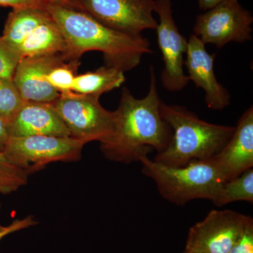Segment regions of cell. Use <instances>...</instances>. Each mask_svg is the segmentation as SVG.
I'll list each match as a JSON object with an SVG mask.
<instances>
[{"label": "cell", "instance_id": "cell-1", "mask_svg": "<svg viewBox=\"0 0 253 253\" xmlns=\"http://www.w3.org/2000/svg\"><path fill=\"white\" fill-rule=\"evenodd\" d=\"M161 100L158 94L154 68H150L149 91L142 99L134 97L123 87L118 109L114 111L112 134L100 143L105 157L115 162L129 164L153 150L157 154L167 147L172 130L160 113Z\"/></svg>", "mask_w": 253, "mask_h": 253}, {"label": "cell", "instance_id": "cell-2", "mask_svg": "<svg viewBox=\"0 0 253 253\" xmlns=\"http://www.w3.org/2000/svg\"><path fill=\"white\" fill-rule=\"evenodd\" d=\"M46 9L62 32L73 61H79L86 51H99L105 66L126 72L139 66L144 54L152 53L151 43L142 35L115 31L83 11L57 3H49Z\"/></svg>", "mask_w": 253, "mask_h": 253}, {"label": "cell", "instance_id": "cell-3", "mask_svg": "<svg viewBox=\"0 0 253 253\" xmlns=\"http://www.w3.org/2000/svg\"><path fill=\"white\" fill-rule=\"evenodd\" d=\"M160 113L169 125L172 136L155 161L171 167H182L191 161L212 157L225 146L235 129V126L206 122L184 106L163 101Z\"/></svg>", "mask_w": 253, "mask_h": 253}, {"label": "cell", "instance_id": "cell-4", "mask_svg": "<svg viewBox=\"0 0 253 253\" xmlns=\"http://www.w3.org/2000/svg\"><path fill=\"white\" fill-rule=\"evenodd\" d=\"M142 173L156 183L163 199L178 206L195 199L212 201L226 182L212 157L171 167L144 156L139 159Z\"/></svg>", "mask_w": 253, "mask_h": 253}, {"label": "cell", "instance_id": "cell-5", "mask_svg": "<svg viewBox=\"0 0 253 253\" xmlns=\"http://www.w3.org/2000/svg\"><path fill=\"white\" fill-rule=\"evenodd\" d=\"M51 105L66 125L70 136L84 144L94 141L103 142L112 134L114 111L105 109L97 96L71 91L60 94Z\"/></svg>", "mask_w": 253, "mask_h": 253}, {"label": "cell", "instance_id": "cell-6", "mask_svg": "<svg viewBox=\"0 0 253 253\" xmlns=\"http://www.w3.org/2000/svg\"><path fill=\"white\" fill-rule=\"evenodd\" d=\"M84 145L70 136L9 137L3 154L11 164L22 169L28 176L51 163L80 161Z\"/></svg>", "mask_w": 253, "mask_h": 253}, {"label": "cell", "instance_id": "cell-7", "mask_svg": "<svg viewBox=\"0 0 253 253\" xmlns=\"http://www.w3.org/2000/svg\"><path fill=\"white\" fill-rule=\"evenodd\" d=\"M73 9L89 15L115 31L141 35L156 30L155 0H72Z\"/></svg>", "mask_w": 253, "mask_h": 253}, {"label": "cell", "instance_id": "cell-8", "mask_svg": "<svg viewBox=\"0 0 253 253\" xmlns=\"http://www.w3.org/2000/svg\"><path fill=\"white\" fill-rule=\"evenodd\" d=\"M253 16L238 0H221L214 7L199 14L194 33L205 44L221 48L229 42L252 40Z\"/></svg>", "mask_w": 253, "mask_h": 253}, {"label": "cell", "instance_id": "cell-9", "mask_svg": "<svg viewBox=\"0 0 253 253\" xmlns=\"http://www.w3.org/2000/svg\"><path fill=\"white\" fill-rule=\"evenodd\" d=\"M155 13L159 18L156 29L158 44L164 63L161 82L168 91H181L190 81L184 71V56L187 51L188 40L176 26L171 0H155Z\"/></svg>", "mask_w": 253, "mask_h": 253}, {"label": "cell", "instance_id": "cell-10", "mask_svg": "<svg viewBox=\"0 0 253 253\" xmlns=\"http://www.w3.org/2000/svg\"><path fill=\"white\" fill-rule=\"evenodd\" d=\"M249 218L229 210L211 211L204 220L189 229L185 251L192 253H229Z\"/></svg>", "mask_w": 253, "mask_h": 253}, {"label": "cell", "instance_id": "cell-11", "mask_svg": "<svg viewBox=\"0 0 253 253\" xmlns=\"http://www.w3.org/2000/svg\"><path fill=\"white\" fill-rule=\"evenodd\" d=\"M73 61L66 54L25 57L15 71L13 81L24 101L52 103L60 94L48 83L47 75L57 66Z\"/></svg>", "mask_w": 253, "mask_h": 253}, {"label": "cell", "instance_id": "cell-12", "mask_svg": "<svg viewBox=\"0 0 253 253\" xmlns=\"http://www.w3.org/2000/svg\"><path fill=\"white\" fill-rule=\"evenodd\" d=\"M215 56L216 54L208 52L206 44L199 38L194 34L190 36L184 60L189 81L204 91L205 101L209 109L221 111L230 105L231 95L214 74Z\"/></svg>", "mask_w": 253, "mask_h": 253}, {"label": "cell", "instance_id": "cell-13", "mask_svg": "<svg viewBox=\"0 0 253 253\" xmlns=\"http://www.w3.org/2000/svg\"><path fill=\"white\" fill-rule=\"evenodd\" d=\"M212 158L226 181L253 168V106L243 113L230 139Z\"/></svg>", "mask_w": 253, "mask_h": 253}, {"label": "cell", "instance_id": "cell-14", "mask_svg": "<svg viewBox=\"0 0 253 253\" xmlns=\"http://www.w3.org/2000/svg\"><path fill=\"white\" fill-rule=\"evenodd\" d=\"M6 126L9 137L70 136L68 128L51 103L23 101L22 106Z\"/></svg>", "mask_w": 253, "mask_h": 253}, {"label": "cell", "instance_id": "cell-15", "mask_svg": "<svg viewBox=\"0 0 253 253\" xmlns=\"http://www.w3.org/2000/svg\"><path fill=\"white\" fill-rule=\"evenodd\" d=\"M18 49L22 59L56 54L68 55L66 39L51 16L32 32Z\"/></svg>", "mask_w": 253, "mask_h": 253}, {"label": "cell", "instance_id": "cell-16", "mask_svg": "<svg viewBox=\"0 0 253 253\" xmlns=\"http://www.w3.org/2000/svg\"><path fill=\"white\" fill-rule=\"evenodd\" d=\"M50 16L46 7L13 9L5 23L3 39L18 48L32 32Z\"/></svg>", "mask_w": 253, "mask_h": 253}, {"label": "cell", "instance_id": "cell-17", "mask_svg": "<svg viewBox=\"0 0 253 253\" xmlns=\"http://www.w3.org/2000/svg\"><path fill=\"white\" fill-rule=\"evenodd\" d=\"M124 71L111 66H101L96 71L76 76L72 89L76 94L100 97L101 94L120 87L126 82Z\"/></svg>", "mask_w": 253, "mask_h": 253}, {"label": "cell", "instance_id": "cell-18", "mask_svg": "<svg viewBox=\"0 0 253 253\" xmlns=\"http://www.w3.org/2000/svg\"><path fill=\"white\" fill-rule=\"evenodd\" d=\"M236 201L253 202V169H248L241 175L226 181L212 202L217 207Z\"/></svg>", "mask_w": 253, "mask_h": 253}, {"label": "cell", "instance_id": "cell-19", "mask_svg": "<svg viewBox=\"0 0 253 253\" xmlns=\"http://www.w3.org/2000/svg\"><path fill=\"white\" fill-rule=\"evenodd\" d=\"M23 101L13 80L0 78V118L6 125L17 113Z\"/></svg>", "mask_w": 253, "mask_h": 253}, {"label": "cell", "instance_id": "cell-20", "mask_svg": "<svg viewBox=\"0 0 253 253\" xmlns=\"http://www.w3.org/2000/svg\"><path fill=\"white\" fill-rule=\"evenodd\" d=\"M28 175L22 169L13 166L0 153V194L6 195L26 185Z\"/></svg>", "mask_w": 253, "mask_h": 253}, {"label": "cell", "instance_id": "cell-21", "mask_svg": "<svg viewBox=\"0 0 253 253\" xmlns=\"http://www.w3.org/2000/svg\"><path fill=\"white\" fill-rule=\"evenodd\" d=\"M80 62H69L57 66L47 75L48 83L60 94L72 91Z\"/></svg>", "mask_w": 253, "mask_h": 253}, {"label": "cell", "instance_id": "cell-22", "mask_svg": "<svg viewBox=\"0 0 253 253\" xmlns=\"http://www.w3.org/2000/svg\"><path fill=\"white\" fill-rule=\"evenodd\" d=\"M22 56L18 48L11 45L0 37V78L13 79Z\"/></svg>", "mask_w": 253, "mask_h": 253}, {"label": "cell", "instance_id": "cell-23", "mask_svg": "<svg viewBox=\"0 0 253 253\" xmlns=\"http://www.w3.org/2000/svg\"><path fill=\"white\" fill-rule=\"evenodd\" d=\"M229 253H253V220L249 217L241 236Z\"/></svg>", "mask_w": 253, "mask_h": 253}, {"label": "cell", "instance_id": "cell-24", "mask_svg": "<svg viewBox=\"0 0 253 253\" xmlns=\"http://www.w3.org/2000/svg\"><path fill=\"white\" fill-rule=\"evenodd\" d=\"M52 0H0V6H9L13 9L27 7L45 8Z\"/></svg>", "mask_w": 253, "mask_h": 253}, {"label": "cell", "instance_id": "cell-25", "mask_svg": "<svg viewBox=\"0 0 253 253\" xmlns=\"http://www.w3.org/2000/svg\"><path fill=\"white\" fill-rule=\"evenodd\" d=\"M9 136L6 130V123L0 118V153H3L9 141Z\"/></svg>", "mask_w": 253, "mask_h": 253}, {"label": "cell", "instance_id": "cell-26", "mask_svg": "<svg viewBox=\"0 0 253 253\" xmlns=\"http://www.w3.org/2000/svg\"><path fill=\"white\" fill-rule=\"evenodd\" d=\"M221 0H198L200 9L203 11H207L216 6Z\"/></svg>", "mask_w": 253, "mask_h": 253}, {"label": "cell", "instance_id": "cell-27", "mask_svg": "<svg viewBox=\"0 0 253 253\" xmlns=\"http://www.w3.org/2000/svg\"><path fill=\"white\" fill-rule=\"evenodd\" d=\"M52 1L57 4H62L63 6H68L73 9L72 0H52Z\"/></svg>", "mask_w": 253, "mask_h": 253}, {"label": "cell", "instance_id": "cell-28", "mask_svg": "<svg viewBox=\"0 0 253 253\" xmlns=\"http://www.w3.org/2000/svg\"><path fill=\"white\" fill-rule=\"evenodd\" d=\"M11 232L10 229H0V240L8 233Z\"/></svg>", "mask_w": 253, "mask_h": 253}, {"label": "cell", "instance_id": "cell-29", "mask_svg": "<svg viewBox=\"0 0 253 253\" xmlns=\"http://www.w3.org/2000/svg\"><path fill=\"white\" fill-rule=\"evenodd\" d=\"M192 253L188 252V251H184V253Z\"/></svg>", "mask_w": 253, "mask_h": 253}]
</instances>
